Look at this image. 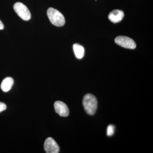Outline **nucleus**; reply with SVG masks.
I'll list each match as a JSON object with an SVG mask.
<instances>
[{
  "label": "nucleus",
  "mask_w": 153,
  "mask_h": 153,
  "mask_svg": "<svg viewBox=\"0 0 153 153\" xmlns=\"http://www.w3.org/2000/svg\"><path fill=\"white\" fill-rule=\"evenodd\" d=\"M82 104L88 114L93 115L95 114L97 109V101L94 96L90 94L84 96Z\"/></svg>",
  "instance_id": "1"
},
{
  "label": "nucleus",
  "mask_w": 153,
  "mask_h": 153,
  "mask_svg": "<svg viewBox=\"0 0 153 153\" xmlns=\"http://www.w3.org/2000/svg\"><path fill=\"white\" fill-rule=\"evenodd\" d=\"M47 16L51 23L57 27H62L65 23L63 14L53 8H49L47 12Z\"/></svg>",
  "instance_id": "2"
},
{
  "label": "nucleus",
  "mask_w": 153,
  "mask_h": 153,
  "mask_svg": "<svg viewBox=\"0 0 153 153\" xmlns=\"http://www.w3.org/2000/svg\"><path fill=\"white\" fill-rule=\"evenodd\" d=\"M14 10L17 15L24 21H29L31 19V13L29 9L22 3H16L14 5Z\"/></svg>",
  "instance_id": "3"
},
{
  "label": "nucleus",
  "mask_w": 153,
  "mask_h": 153,
  "mask_svg": "<svg viewBox=\"0 0 153 153\" xmlns=\"http://www.w3.org/2000/svg\"><path fill=\"white\" fill-rule=\"evenodd\" d=\"M115 42L124 48L133 49L136 47L135 42L131 38L126 36H120L116 38Z\"/></svg>",
  "instance_id": "4"
},
{
  "label": "nucleus",
  "mask_w": 153,
  "mask_h": 153,
  "mask_svg": "<svg viewBox=\"0 0 153 153\" xmlns=\"http://www.w3.org/2000/svg\"><path fill=\"white\" fill-rule=\"evenodd\" d=\"M44 149L47 153H58L60 151V148L57 143L52 137L48 138L45 140Z\"/></svg>",
  "instance_id": "5"
},
{
  "label": "nucleus",
  "mask_w": 153,
  "mask_h": 153,
  "mask_svg": "<svg viewBox=\"0 0 153 153\" xmlns=\"http://www.w3.org/2000/svg\"><path fill=\"white\" fill-rule=\"evenodd\" d=\"M55 112L60 116L66 117L69 115V109L68 106L65 103L62 101L55 102L54 104Z\"/></svg>",
  "instance_id": "6"
},
{
  "label": "nucleus",
  "mask_w": 153,
  "mask_h": 153,
  "mask_svg": "<svg viewBox=\"0 0 153 153\" xmlns=\"http://www.w3.org/2000/svg\"><path fill=\"white\" fill-rule=\"evenodd\" d=\"M124 17V13L122 10H113L109 14L108 19L111 22L114 23H117L123 20Z\"/></svg>",
  "instance_id": "7"
},
{
  "label": "nucleus",
  "mask_w": 153,
  "mask_h": 153,
  "mask_svg": "<svg viewBox=\"0 0 153 153\" xmlns=\"http://www.w3.org/2000/svg\"><path fill=\"white\" fill-rule=\"evenodd\" d=\"M13 84L14 80L12 77H6L1 83V89L4 92H7L10 90Z\"/></svg>",
  "instance_id": "8"
},
{
  "label": "nucleus",
  "mask_w": 153,
  "mask_h": 153,
  "mask_svg": "<svg viewBox=\"0 0 153 153\" xmlns=\"http://www.w3.org/2000/svg\"><path fill=\"white\" fill-rule=\"evenodd\" d=\"M73 48L74 54L76 58L79 59L83 58L84 57L85 50L82 46L79 44H75L73 45Z\"/></svg>",
  "instance_id": "9"
},
{
  "label": "nucleus",
  "mask_w": 153,
  "mask_h": 153,
  "mask_svg": "<svg viewBox=\"0 0 153 153\" xmlns=\"http://www.w3.org/2000/svg\"><path fill=\"white\" fill-rule=\"evenodd\" d=\"M115 127L112 125H110L108 126L107 129V135L108 136L110 137L112 136L114 133Z\"/></svg>",
  "instance_id": "10"
},
{
  "label": "nucleus",
  "mask_w": 153,
  "mask_h": 153,
  "mask_svg": "<svg viewBox=\"0 0 153 153\" xmlns=\"http://www.w3.org/2000/svg\"><path fill=\"white\" fill-rule=\"evenodd\" d=\"M7 108V105L3 102H0V112L5 110Z\"/></svg>",
  "instance_id": "11"
},
{
  "label": "nucleus",
  "mask_w": 153,
  "mask_h": 153,
  "mask_svg": "<svg viewBox=\"0 0 153 153\" xmlns=\"http://www.w3.org/2000/svg\"><path fill=\"white\" fill-rule=\"evenodd\" d=\"M4 29V25L1 21L0 20V30H3Z\"/></svg>",
  "instance_id": "12"
}]
</instances>
